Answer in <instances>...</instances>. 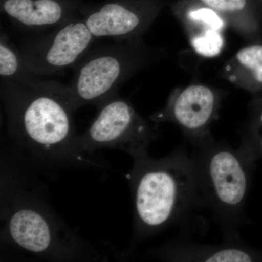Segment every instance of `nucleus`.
<instances>
[{
    "label": "nucleus",
    "mask_w": 262,
    "mask_h": 262,
    "mask_svg": "<svg viewBox=\"0 0 262 262\" xmlns=\"http://www.w3.org/2000/svg\"><path fill=\"white\" fill-rule=\"evenodd\" d=\"M215 97L206 86L191 85L182 91L169 106L168 114L180 126L193 134L194 140L204 138L205 127L213 118Z\"/></svg>",
    "instance_id": "6e6552de"
},
{
    "label": "nucleus",
    "mask_w": 262,
    "mask_h": 262,
    "mask_svg": "<svg viewBox=\"0 0 262 262\" xmlns=\"http://www.w3.org/2000/svg\"><path fill=\"white\" fill-rule=\"evenodd\" d=\"M129 175L134 204V237L147 238L184 218L200 206L195 173L184 149L161 159L148 150L132 155Z\"/></svg>",
    "instance_id": "f03ea898"
},
{
    "label": "nucleus",
    "mask_w": 262,
    "mask_h": 262,
    "mask_svg": "<svg viewBox=\"0 0 262 262\" xmlns=\"http://www.w3.org/2000/svg\"><path fill=\"white\" fill-rule=\"evenodd\" d=\"M125 69L121 52L115 46L93 52L79 66L75 80L67 88V104L73 112L86 104L101 107L113 98Z\"/></svg>",
    "instance_id": "423d86ee"
},
{
    "label": "nucleus",
    "mask_w": 262,
    "mask_h": 262,
    "mask_svg": "<svg viewBox=\"0 0 262 262\" xmlns=\"http://www.w3.org/2000/svg\"><path fill=\"white\" fill-rule=\"evenodd\" d=\"M189 17L192 20L206 24L209 28L220 30L224 26L223 20L213 10L208 8H201L193 10L189 13Z\"/></svg>",
    "instance_id": "4468645a"
},
{
    "label": "nucleus",
    "mask_w": 262,
    "mask_h": 262,
    "mask_svg": "<svg viewBox=\"0 0 262 262\" xmlns=\"http://www.w3.org/2000/svg\"><path fill=\"white\" fill-rule=\"evenodd\" d=\"M84 21L95 38L127 37L141 25L140 17L119 3L103 5Z\"/></svg>",
    "instance_id": "9d476101"
},
{
    "label": "nucleus",
    "mask_w": 262,
    "mask_h": 262,
    "mask_svg": "<svg viewBox=\"0 0 262 262\" xmlns=\"http://www.w3.org/2000/svg\"><path fill=\"white\" fill-rule=\"evenodd\" d=\"M3 9L17 23L29 28L51 27L63 18V8L55 0H6Z\"/></svg>",
    "instance_id": "9b49d317"
},
{
    "label": "nucleus",
    "mask_w": 262,
    "mask_h": 262,
    "mask_svg": "<svg viewBox=\"0 0 262 262\" xmlns=\"http://www.w3.org/2000/svg\"><path fill=\"white\" fill-rule=\"evenodd\" d=\"M100 108L89 130L80 136V147L84 154L111 148L132 156L148 150L155 135L130 103L113 98Z\"/></svg>",
    "instance_id": "39448f33"
},
{
    "label": "nucleus",
    "mask_w": 262,
    "mask_h": 262,
    "mask_svg": "<svg viewBox=\"0 0 262 262\" xmlns=\"http://www.w3.org/2000/svg\"><path fill=\"white\" fill-rule=\"evenodd\" d=\"M213 9L223 12H235L244 9L246 0H202Z\"/></svg>",
    "instance_id": "2eb2a0df"
},
{
    "label": "nucleus",
    "mask_w": 262,
    "mask_h": 262,
    "mask_svg": "<svg viewBox=\"0 0 262 262\" xmlns=\"http://www.w3.org/2000/svg\"><path fill=\"white\" fill-rule=\"evenodd\" d=\"M260 119H261V122L262 123V114L261 115V117H260ZM260 146H261V149H262V139H261V141H260Z\"/></svg>",
    "instance_id": "dca6fc26"
},
{
    "label": "nucleus",
    "mask_w": 262,
    "mask_h": 262,
    "mask_svg": "<svg viewBox=\"0 0 262 262\" xmlns=\"http://www.w3.org/2000/svg\"><path fill=\"white\" fill-rule=\"evenodd\" d=\"M1 94L10 139L18 151L44 166L83 163L72 113L56 95L3 78Z\"/></svg>",
    "instance_id": "f257e3e1"
},
{
    "label": "nucleus",
    "mask_w": 262,
    "mask_h": 262,
    "mask_svg": "<svg viewBox=\"0 0 262 262\" xmlns=\"http://www.w3.org/2000/svg\"><path fill=\"white\" fill-rule=\"evenodd\" d=\"M237 63L251 72L255 80L262 83V46H248L236 55Z\"/></svg>",
    "instance_id": "ddd939ff"
},
{
    "label": "nucleus",
    "mask_w": 262,
    "mask_h": 262,
    "mask_svg": "<svg viewBox=\"0 0 262 262\" xmlns=\"http://www.w3.org/2000/svg\"><path fill=\"white\" fill-rule=\"evenodd\" d=\"M189 155L195 173L200 206H206L229 241L238 239L248 187L246 150L208 139L194 141Z\"/></svg>",
    "instance_id": "20e7f679"
},
{
    "label": "nucleus",
    "mask_w": 262,
    "mask_h": 262,
    "mask_svg": "<svg viewBox=\"0 0 262 262\" xmlns=\"http://www.w3.org/2000/svg\"><path fill=\"white\" fill-rule=\"evenodd\" d=\"M192 45L201 56L214 57L220 54L224 41L218 30L209 28L193 38Z\"/></svg>",
    "instance_id": "f8f14e48"
},
{
    "label": "nucleus",
    "mask_w": 262,
    "mask_h": 262,
    "mask_svg": "<svg viewBox=\"0 0 262 262\" xmlns=\"http://www.w3.org/2000/svg\"><path fill=\"white\" fill-rule=\"evenodd\" d=\"M162 257L177 261L250 262L251 253L238 244L209 246L177 243L160 251Z\"/></svg>",
    "instance_id": "1a4fd4ad"
},
{
    "label": "nucleus",
    "mask_w": 262,
    "mask_h": 262,
    "mask_svg": "<svg viewBox=\"0 0 262 262\" xmlns=\"http://www.w3.org/2000/svg\"><path fill=\"white\" fill-rule=\"evenodd\" d=\"M94 38L84 21L70 22L48 37L29 44L20 57L26 68L34 75H51L83 58Z\"/></svg>",
    "instance_id": "0eeeda50"
},
{
    "label": "nucleus",
    "mask_w": 262,
    "mask_h": 262,
    "mask_svg": "<svg viewBox=\"0 0 262 262\" xmlns=\"http://www.w3.org/2000/svg\"><path fill=\"white\" fill-rule=\"evenodd\" d=\"M14 175L2 184V239L19 251L45 259L67 261L89 257L78 236L48 206L37 189Z\"/></svg>",
    "instance_id": "7ed1b4c3"
}]
</instances>
